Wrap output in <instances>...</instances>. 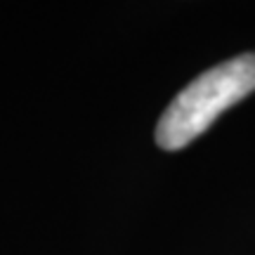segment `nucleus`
<instances>
[{
    "instance_id": "1",
    "label": "nucleus",
    "mask_w": 255,
    "mask_h": 255,
    "mask_svg": "<svg viewBox=\"0 0 255 255\" xmlns=\"http://www.w3.org/2000/svg\"><path fill=\"white\" fill-rule=\"evenodd\" d=\"M255 90V52L239 55L201 73L163 111L156 144L175 151L208 130L220 114Z\"/></svg>"
}]
</instances>
